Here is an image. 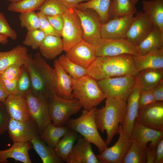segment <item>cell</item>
I'll return each instance as SVG.
<instances>
[{"mask_svg":"<svg viewBox=\"0 0 163 163\" xmlns=\"http://www.w3.org/2000/svg\"><path fill=\"white\" fill-rule=\"evenodd\" d=\"M10 139L13 142L29 141L38 137L39 128L31 118L26 121H20L10 118L8 129Z\"/></svg>","mask_w":163,"mask_h":163,"instance_id":"obj_13","label":"cell"},{"mask_svg":"<svg viewBox=\"0 0 163 163\" xmlns=\"http://www.w3.org/2000/svg\"><path fill=\"white\" fill-rule=\"evenodd\" d=\"M136 12V6L133 5L130 0H110L108 11V21L125 16L134 15Z\"/></svg>","mask_w":163,"mask_h":163,"instance_id":"obj_32","label":"cell"},{"mask_svg":"<svg viewBox=\"0 0 163 163\" xmlns=\"http://www.w3.org/2000/svg\"><path fill=\"white\" fill-rule=\"evenodd\" d=\"M0 34L9 37L13 40L17 38L16 32L10 27L4 14L0 12Z\"/></svg>","mask_w":163,"mask_h":163,"instance_id":"obj_46","label":"cell"},{"mask_svg":"<svg viewBox=\"0 0 163 163\" xmlns=\"http://www.w3.org/2000/svg\"><path fill=\"white\" fill-rule=\"evenodd\" d=\"M74 9L81 21L83 32V39L96 45L101 38L100 29L101 23L99 15L91 9Z\"/></svg>","mask_w":163,"mask_h":163,"instance_id":"obj_10","label":"cell"},{"mask_svg":"<svg viewBox=\"0 0 163 163\" xmlns=\"http://www.w3.org/2000/svg\"><path fill=\"white\" fill-rule=\"evenodd\" d=\"M8 42V37L5 36L0 34V43L5 45Z\"/></svg>","mask_w":163,"mask_h":163,"instance_id":"obj_54","label":"cell"},{"mask_svg":"<svg viewBox=\"0 0 163 163\" xmlns=\"http://www.w3.org/2000/svg\"><path fill=\"white\" fill-rule=\"evenodd\" d=\"M48 104L52 123L57 126H64L70 117L77 113L82 107L77 99L63 98L55 93L49 96Z\"/></svg>","mask_w":163,"mask_h":163,"instance_id":"obj_5","label":"cell"},{"mask_svg":"<svg viewBox=\"0 0 163 163\" xmlns=\"http://www.w3.org/2000/svg\"><path fill=\"white\" fill-rule=\"evenodd\" d=\"M32 147L30 141L14 142L9 148L0 150V163L7 162L9 158H12L24 163H31L28 152Z\"/></svg>","mask_w":163,"mask_h":163,"instance_id":"obj_22","label":"cell"},{"mask_svg":"<svg viewBox=\"0 0 163 163\" xmlns=\"http://www.w3.org/2000/svg\"><path fill=\"white\" fill-rule=\"evenodd\" d=\"M142 4L143 11L163 32V0H143Z\"/></svg>","mask_w":163,"mask_h":163,"instance_id":"obj_30","label":"cell"},{"mask_svg":"<svg viewBox=\"0 0 163 163\" xmlns=\"http://www.w3.org/2000/svg\"><path fill=\"white\" fill-rule=\"evenodd\" d=\"M110 0H90L77 5L75 9L84 10L91 9L99 15L101 24L108 21V11Z\"/></svg>","mask_w":163,"mask_h":163,"instance_id":"obj_35","label":"cell"},{"mask_svg":"<svg viewBox=\"0 0 163 163\" xmlns=\"http://www.w3.org/2000/svg\"><path fill=\"white\" fill-rule=\"evenodd\" d=\"M163 69H148L139 71L135 77L137 87L140 90L152 89L163 79Z\"/></svg>","mask_w":163,"mask_h":163,"instance_id":"obj_26","label":"cell"},{"mask_svg":"<svg viewBox=\"0 0 163 163\" xmlns=\"http://www.w3.org/2000/svg\"><path fill=\"white\" fill-rule=\"evenodd\" d=\"M46 0H21L11 2L8 9L10 11L26 13L39 9Z\"/></svg>","mask_w":163,"mask_h":163,"instance_id":"obj_37","label":"cell"},{"mask_svg":"<svg viewBox=\"0 0 163 163\" xmlns=\"http://www.w3.org/2000/svg\"><path fill=\"white\" fill-rule=\"evenodd\" d=\"M97 82L106 97L117 98L126 101L136 85L135 77L132 75L106 78Z\"/></svg>","mask_w":163,"mask_h":163,"instance_id":"obj_6","label":"cell"},{"mask_svg":"<svg viewBox=\"0 0 163 163\" xmlns=\"http://www.w3.org/2000/svg\"><path fill=\"white\" fill-rule=\"evenodd\" d=\"M132 142L131 147L122 163H146V149L142 147L135 139H132Z\"/></svg>","mask_w":163,"mask_h":163,"instance_id":"obj_36","label":"cell"},{"mask_svg":"<svg viewBox=\"0 0 163 163\" xmlns=\"http://www.w3.org/2000/svg\"><path fill=\"white\" fill-rule=\"evenodd\" d=\"M37 13L39 18V29L43 31L46 35L62 37L61 34L55 30L51 25L46 15L40 11Z\"/></svg>","mask_w":163,"mask_h":163,"instance_id":"obj_44","label":"cell"},{"mask_svg":"<svg viewBox=\"0 0 163 163\" xmlns=\"http://www.w3.org/2000/svg\"><path fill=\"white\" fill-rule=\"evenodd\" d=\"M91 143L84 138H80L65 159L67 163H100L93 152Z\"/></svg>","mask_w":163,"mask_h":163,"instance_id":"obj_18","label":"cell"},{"mask_svg":"<svg viewBox=\"0 0 163 163\" xmlns=\"http://www.w3.org/2000/svg\"><path fill=\"white\" fill-rule=\"evenodd\" d=\"M65 55L73 62L87 69L97 57L96 46L82 40L66 53Z\"/></svg>","mask_w":163,"mask_h":163,"instance_id":"obj_14","label":"cell"},{"mask_svg":"<svg viewBox=\"0 0 163 163\" xmlns=\"http://www.w3.org/2000/svg\"><path fill=\"white\" fill-rule=\"evenodd\" d=\"M133 58L139 72L148 69H163V48L152 50L142 55H133Z\"/></svg>","mask_w":163,"mask_h":163,"instance_id":"obj_23","label":"cell"},{"mask_svg":"<svg viewBox=\"0 0 163 163\" xmlns=\"http://www.w3.org/2000/svg\"><path fill=\"white\" fill-rule=\"evenodd\" d=\"M133 16L130 15L114 18L101 24L100 29L101 38H125Z\"/></svg>","mask_w":163,"mask_h":163,"instance_id":"obj_15","label":"cell"},{"mask_svg":"<svg viewBox=\"0 0 163 163\" xmlns=\"http://www.w3.org/2000/svg\"><path fill=\"white\" fill-rule=\"evenodd\" d=\"M135 14L125 39L136 47L150 33L154 24L143 11Z\"/></svg>","mask_w":163,"mask_h":163,"instance_id":"obj_12","label":"cell"},{"mask_svg":"<svg viewBox=\"0 0 163 163\" xmlns=\"http://www.w3.org/2000/svg\"><path fill=\"white\" fill-rule=\"evenodd\" d=\"M61 37L46 35L39 48L41 56L46 59H55L64 51Z\"/></svg>","mask_w":163,"mask_h":163,"instance_id":"obj_28","label":"cell"},{"mask_svg":"<svg viewBox=\"0 0 163 163\" xmlns=\"http://www.w3.org/2000/svg\"><path fill=\"white\" fill-rule=\"evenodd\" d=\"M46 36L40 29L28 31L22 43L33 50H36L39 48Z\"/></svg>","mask_w":163,"mask_h":163,"instance_id":"obj_40","label":"cell"},{"mask_svg":"<svg viewBox=\"0 0 163 163\" xmlns=\"http://www.w3.org/2000/svg\"><path fill=\"white\" fill-rule=\"evenodd\" d=\"M62 15L64 24L62 37L66 53L83 40V32L80 18L74 9L68 8Z\"/></svg>","mask_w":163,"mask_h":163,"instance_id":"obj_7","label":"cell"},{"mask_svg":"<svg viewBox=\"0 0 163 163\" xmlns=\"http://www.w3.org/2000/svg\"><path fill=\"white\" fill-rule=\"evenodd\" d=\"M139 72L133 55L129 54L97 57L87 68V74L97 81L127 75L135 77Z\"/></svg>","mask_w":163,"mask_h":163,"instance_id":"obj_1","label":"cell"},{"mask_svg":"<svg viewBox=\"0 0 163 163\" xmlns=\"http://www.w3.org/2000/svg\"><path fill=\"white\" fill-rule=\"evenodd\" d=\"M152 90L156 101L163 102V80Z\"/></svg>","mask_w":163,"mask_h":163,"instance_id":"obj_49","label":"cell"},{"mask_svg":"<svg viewBox=\"0 0 163 163\" xmlns=\"http://www.w3.org/2000/svg\"><path fill=\"white\" fill-rule=\"evenodd\" d=\"M138 55L145 54L152 50L163 48V32L157 26L136 47Z\"/></svg>","mask_w":163,"mask_h":163,"instance_id":"obj_29","label":"cell"},{"mask_svg":"<svg viewBox=\"0 0 163 163\" xmlns=\"http://www.w3.org/2000/svg\"><path fill=\"white\" fill-rule=\"evenodd\" d=\"M156 102L152 89L140 90L139 99V109L149 106Z\"/></svg>","mask_w":163,"mask_h":163,"instance_id":"obj_45","label":"cell"},{"mask_svg":"<svg viewBox=\"0 0 163 163\" xmlns=\"http://www.w3.org/2000/svg\"><path fill=\"white\" fill-rule=\"evenodd\" d=\"M131 137L136 140L145 149H146L147 144L149 142V147L156 149L159 142L163 138V131L149 128L135 120Z\"/></svg>","mask_w":163,"mask_h":163,"instance_id":"obj_17","label":"cell"},{"mask_svg":"<svg viewBox=\"0 0 163 163\" xmlns=\"http://www.w3.org/2000/svg\"><path fill=\"white\" fill-rule=\"evenodd\" d=\"M72 98L78 100L82 107L87 110L96 107L106 98L97 81L87 74L72 78Z\"/></svg>","mask_w":163,"mask_h":163,"instance_id":"obj_3","label":"cell"},{"mask_svg":"<svg viewBox=\"0 0 163 163\" xmlns=\"http://www.w3.org/2000/svg\"><path fill=\"white\" fill-rule=\"evenodd\" d=\"M23 67V66L21 64L11 65L0 74V78L9 82L17 83Z\"/></svg>","mask_w":163,"mask_h":163,"instance_id":"obj_42","label":"cell"},{"mask_svg":"<svg viewBox=\"0 0 163 163\" xmlns=\"http://www.w3.org/2000/svg\"><path fill=\"white\" fill-rule=\"evenodd\" d=\"M33 59L36 67L42 75L50 93H56V74L54 68L47 63L40 53H37Z\"/></svg>","mask_w":163,"mask_h":163,"instance_id":"obj_27","label":"cell"},{"mask_svg":"<svg viewBox=\"0 0 163 163\" xmlns=\"http://www.w3.org/2000/svg\"><path fill=\"white\" fill-rule=\"evenodd\" d=\"M58 60L64 70L72 78H77L87 75V69L72 62L65 55L61 56Z\"/></svg>","mask_w":163,"mask_h":163,"instance_id":"obj_38","label":"cell"},{"mask_svg":"<svg viewBox=\"0 0 163 163\" xmlns=\"http://www.w3.org/2000/svg\"><path fill=\"white\" fill-rule=\"evenodd\" d=\"M19 17L21 27L25 28L27 31L39 29V17L35 11L20 13Z\"/></svg>","mask_w":163,"mask_h":163,"instance_id":"obj_41","label":"cell"},{"mask_svg":"<svg viewBox=\"0 0 163 163\" xmlns=\"http://www.w3.org/2000/svg\"><path fill=\"white\" fill-rule=\"evenodd\" d=\"M139 0H130L132 4L134 6H136V5L138 2Z\"/></svg>","mask_w":163,"mask_h":163,"instance_id":"obj_55","label":"cell"},{"mask_svg":"<svg viewBox=\"0 0 163 163\" xmlns=\"http://www.w3.org/2000/svg\"><path fill=\"white\" fill-rule=\"evenodd\" d=\"M140 92V90L136 85L126 100L125 119L123 124H120L122 130L131 136L139 109V99Z\"/></svg>","mask_w":163,"mask_h":163,"instance_id":"obj_21","label":"cell"},{"mask_svg":"<svg viewBox=\"0 0 163 163\" xmlns=\"http://www.w3.org/2000/svg\"><path fill=\"white\" fill-rule=\"evenodd\" d=\"M156 158L154 163H163V139L158 143L156 148Z\"/></svg>","mask_w":163,"mask_h":163,"instance_id":"obj_50","label":"cell"},{"mask_svg":"<svg viewBox=\"0 0 163 163\" xmlns=\"http://www.w3.org/2000/svg\"><path fill=\"white\" fill-rule=\"evenodd\" d=\"M136 120L149 128L163 131V102L139 109Z\"/></svg>","mask_w":163,"mask_h":163,"instance_id":"obj_16","label":"cell"},{"mask_svg":"<svg viewBox=\"0 0 163 163\" xmlns=\"http://www.w3.org/2000/svg\"><path fill=\"white\" fill-rule=\"evenodd\" d=\"M27 52V48L21 45L9 51L0 52V74L11 65L15 64L23 65L28 55Z\"/></svg>","mask_w":163,"mask_h":163,"instance_id":"obj_24","label":"cell"},{"mask_svg":"<svg viewBox=\"0 0 163 163\" xmlns=\"http://www.w3.org/2000/svg\"><path fill=\"white\" fill-rule=\"evenodd\" d=\"M95 45L97 57L115 56L123 54L138 55L136 46L125 38L108 39L101 38Z\"/></svg>","mask_w":163,"mask_h":163,"instance_id":"obj_9","label":"cell"},{"mask_svg":"<svg viewBox=\"0 0 163 163\" xmlns=\"http://www.w3.org/2000/svg\"><path fill=\"white\" fill-rule=\"evenodd\" d=\"M68 7L59 0H46L38 10L46 16L62 15Z\"/></svg>","mask_w":163,"mask_h":163,"instance_id":"obj_39","label":"cell"},{"mask_svg":"<svg viewBox=\"0 0 163 163\" xmlns=\"http://www.w3.org/2000/svg\"><path fill=\"white\" fill-rule=\"evenodd\" d=\"M97 109L95 107L89 110L84 109L79 117L69 119L66 124L70 129L79 133L95 145L101 153L108 147L99 134L96 126L95 116Z\"/></svg>","mask_w":163,"mask_h":163,"instance_id":"obj_4","label":"cell"},{"mask_svg":"<svg viewBox=\"0 0 163 163\" xmlns=\"http://www.w3.org/2000/svg\"><path fill=\"white\" fill-rule=\"evenodd\" d=\"M69 130L67 126H57L52 123L46 126L39 137L48 145L54 148L60 139Z\"/></svg>","mask_w":163,"mask_h":163,"instance_id":"obj_33","label":"cell"},{"mask_svg":"<svg viewBox=\"0 0 163 163\" xmlns=\"http://www.w3.org/2000/svg\"><path fill=\"white\" fill-rule=\"evenodd\" d=\"M27 70L30 79L32 92L37 95H42L48 97L50 92L41 74L35 65L31 54H28L23 65Z\"/></svg>","mask_w":163,"mask_h":163,"instance_id":"obj_20","label":"cell"},{"mask_svg":"<svg viewBox=\"0 0 163 163\" xmlns=\"http://www.w3.org/2000/svg\"><path fill=\"white\" fill-rule=\"evenodd\" d=\"M10 118L4 103L0 101V135L8 130Z\"/></svg>","mask_w":163,"mask_h":163,"instance_id":"obj_47","label":"cell"},{"mask_svg":"<svg viewBox=\"0 0 163 163\" xmlns=\"http://www.w3.org/2000/svg\"><path fill=\"white\" fill-rule=\"evenodd\" d=\"M6 0L10 1V2H18L21 0Z\"/></svg>","mask_w":163,"mask_h":163,"instance_id":"obj_56","label":"cell"},{"mask_svg":"<svg viewBox=\"0 0 163 163\" xmlns=\"http://www.w3.org/2000/svg\"><path fill=\"white\" fill-rule=\"evenodd\" d=\"M25 95L31 118L37 125L40 133L48 124L52 123L49 111L48 97L36 95L30 89Z\"/></svg>","mask_w":163,"mask_h":163,"instance_id":"obj_8","label":"cell"},{"mask_svg":"<svg viewBox=\"0 0 163 163\" xmlns=\"http://www.w3.org/2000/svg\"><path fill=\"white\" fill-rule=\"evenodd\" d=\"M48 21L53 28L62 35L64 24L63 15L58 14L53 16H46Z\"/></svg>","mask_w":163,"mask_h":163,"instance_id":"obj_48","label":"cell"},{"mask_svg":"<svg viewBox=\"0 0 163 163\" xmlns=\"http://www.w3.org/2000/svg\"><path fill=\"white\" fill-rule=\"evenodd\" d=\"M146 163H154L156 158V148L147 147L146 149Z\"/></svg>","mask_w":163,"mask_h":163,"instance_id":"obj_51","label":"cell"},{"mask_svg":"<svg viewBox=\"0 0 163 163\" xmlns=\"http://www.w3.org/2000/svg\"><path fill=\"white\" fill-rule=\"evenodd\" d=\"M43 163H62L64 162L56 154L54 148L46 144L39 136L29 141Z\"/></svg>","mask_w":163,"mask_h":163,"instance_id":"obj_31","label":"cell"},{"mask_svg":"<svg viewBox=\"0 0 163 163\" xmlns=\"http://www.w3.org/2000/svg\"><path fill=\"white\" fill-rule=\"evenodd\" d=\"M77 137V132L70 129L60 139L54 147L56 154L63 162L71 152Z\"/></svg>","mask_w":163,"mask_h":163,"instance_id":"obj_34","label":"cell"},{"mask_svg":"<svg viewBox=\"0 0 163 163\" xmlns=\"http://www.w3.org/2000/svg\"><path fill=\"white\" fill-rule=\"evenodd\" d=\"M56 74V93L60 97L66 99L72 97V78L63 69L58 59L54 62Z\"/></svg>","mask_w":163,"mask_h":163,"instance_id":"obj_25","label":"cell"},{"mask_svg":"<svg viewBox=\"0 0 163 163\" xmlns=\"http://www.w3.org/2000/svg\"><path fill=\"white\" fill-rule=\"evenodd\" d=\"M31 82L28 73L23 66L22 71L17 81V89L18 94L25 95L29 88Z\"/></svg>","mask_w":163,"mask_h":163,"instance_id":"obj_43","label":"cell"},{"mask_svg":"<svg viewBox=\"0 0 163 163\" xmlns=\"http://www.w3.org/2000/svg\"><path fill=\"white\" fill-rule=\"evenodd\" d=\"M8 95L0 78V101L4 103Z\"/></svg>","mask_w":163,"mask_h":163,"instance_id":"obj_53","label":"cell"},{"mask_svg":"<svg viewBox=\"0 0 163 163\" xmlns=\"http://www.w3.org/2000/svg\"><path fill=\"white\" fill-rule=\"evenodd\" d=\"M126 107V101L107 97L105 106L97 109L95 116L96 126L102 133L106 132L107 138L105 142L107 145L119 133L120 125L123 124L125 119Z\"/></svg>","mask_w":163,"mask_h":163,"instance_id":"obj_2","label":"cell"},{"mask_svg":"<svg viewBox=\"0 0 163 163\" xmlns=\"http://www.w3.org/2000/svg\"><path fill=\"white\" fill-rule=\"evenodd\" d=\"M119 136L112 146L106 149L100 154L96 155L100 163H122L132 145L131 136L123 131L120 125Z\"/></svg>","mask_w":163,"mask_h":163,"instance_id":"obj_11","label":"cell"},{"mask_svg":"<svg viewBox=\"0 0 163 163\" xmlns=\"http://www.w3.org/2000/svg\"><path fill=\"white\" fill-rule=\"evenodd\" d=\"M4 104L11 118L22 122L31 119L25 95H9Z\"/></svg>","mask_w":163,"mask_h":163,"instance_id":"obj_19","label":"cell"},{"mask_svg":"<svg viewBox=\"0 0 163 163\" xmlns=\"http://www.w3.org/2000/svg\"><path fill=\"white\" fill-rule=\"evenodd\" d=\"M64 3L68 8L75 9L76 5L80 2L90 0H59Z\"/></svg>","mask_w":163,"mask_h":163,"instance_id":"obj_52","label":"cell"}]
</instances>
